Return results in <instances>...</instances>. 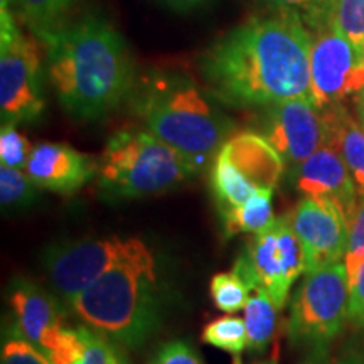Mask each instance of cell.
I'll use <instances>...</instances> for the list:
<instances>
[{
  "label": "cell",
  "mask_w": 364,
  "mask_h": 364,
  "mask_svg": "<svg viewBox=\"0 0 364 364\" xmlns=\"http://www.w3.org/2000/svg\"><path fill=\"white\" fill-rule=\"evenodd\" d=\"M59 103L78 120H98L130 98L135 68L124 36L97 16L65 24L39 39Z\"/></svg>",
  "instance_id": "7a4b0ae2"
},
{
  "label": "cell",
  "mask_w": 364,
  "mask_h": 364,
  "mask_svg": "<svg viewBox=\"0 0 364 364\" xmlns=\"http://www.w3.org/2000/svg\"><path fill=\"white\" fill-rule=\"evenodd\" d=\"M324 144L339 154L351 172L358 194L364 196V127L343 103L321 110Z\"/></svg>",
  "instance_id": "e0dca14e"
},
{
  "label": "cell",
  "mask_w": 364,
  "mask_h": 364,
  "mask_svg": "<svg viewBox=\"0 0 364 364\" xmlns=\"http://www.w3.org/2000/svg\"><path fill=\"white\" fill-rule=\"evenodd\" d=\"M263 2L279 11L297 12L314 33L331 26L332 0H263Z\"/></svg>",
  "instance_id": "484cf974"
},
{
  "label": "cell",
  "mask_w": 364,
  "mask_h": 364,
  "mask_svg": "<svg viewBox=\"0 0 364 364\" xmlns=\"http://www.w3.org/2000/svg\"><path fill=\"white\" fill-rule=\"evenodd\" d=\"M198 172L193 161L149 130H122L105 145L98 184L113 199H135L167 193Z\"/></svg>",
  "instance_id": "5b68a950"
},
{
  "label": "cell",
  "mask_w": 364,
  "mask_h": 364,
  "mask_svg": "<svg viewBox=\"0 0 364 364\" xmlns=\"http://www.w3.org/2000/svg\"><path fill=\"white\" fill-rule=\"evenodd\" d=\"M33 150V145L16 129V125L2 124V130H0V161H2V166L26 171Z\"/></svg>",
  "instance_id": "4316f807"
},
{
  "label": "cell",
  "mask_w": 364,
  "mask_h": 364,
  "mask_svg": "<svg viewBox=\"0 0 364 364\" xmlns=\"http://www.w3.org/2000/svg\"><path fill=\"white\" fill-rule=\"evenodd\" d=\"M11 326L46 356L65 329L58 300L34 282L17 279L11 285Z\"/></svg>",
  "instance_id": "5bb4252c"
},
{
  "label": "cell",
  "mask_w": 364,
  "mask_h": 364,
  "mask_svg": "<svg viewBox=\"0 0 364 364\" xmlns=\"http://www.w3.org/2000/svg\"><path fill=\"white\" fill-rule=\"evenodd\" d=\"M201 341L213 348L231 354H241L248 348V332L245 318L223 316L204 326Z\"/></svg>",
  "instance_id": "603a6c76"
},
{
  "label": "cell",
  "mask_w": 364,
  "mask_h": 364,
  "mask_svg": "<svg viewBox=\"0 0 364 364\" xmlns=\"http://www.w3.org/2000/svg\"><path fill=\"white\" fill-rule=\"evenodd\" d=\"M26 172L41 189L73 194L98 174V164L70 145L48 142L34 147Z\"/></svg>",
  "instance_id": "9a60e30c"
},
{
  "label": "cell",
  "mask_w": 364,
  "mask_h": 364,
  "mask_svg": "<svg viewBox=\"0 0 364 364\" xmlns=\"http://www.w3.org/2000/svg\"><path fill=\"white\" fill-rule=\"evenodd\" d=\"M338 364H364V356H359V354H354V356H348L341 359Z\"/></svg>",
  "instance_id": "d590c367"
},
{
  "label": "cell",
  "mask_w": 364,
  "mask_h": 364,
  "mask_svg": "<svg viewBox=\"0 0 364 364\" xmlns=\"http://www.w3.org/2000/svg\"><path fill=\"white\" fill-rule=\"evenodd\" d=\"M213 302L221 312L236 314L243 311L250 299V287L235 270L216 273L209 284Z\"/></svg>",
  "instance_id": "cb8c5ba5"
},
{
  "label": "cell",
  "mask_w": 364,
  "mask_h": 364,
  "mask_svg": "<svg viewBox=\"0 0 364 364\" xmlns=\"http://www.w3.org/2000/svg\"><path fill=\"white\" fill-rule=\"evenodd\" d=\"M132 110L145 130L204 169L233 136L235 124L189 76L152 71L136 81Z\"/></svg>",
  "instance_id": "3957f363"
},
{
  "label": "cell",
  "mask_w": 364,
  "mask_h": 364,
  "mask_svg": "<svg viewBox=\"0 0 364 364\" xmlns=\"http://www.w3.org/2000/svg\"><path fill=\"white\" fill-rule=\"evenodd\" d=\"M356 107H358V115H359V122L364 127V95H359L356 97Z\"/></svg>",
  "instance_id": "e575fe53"
},
{
  "label": "cell",
  "mask_w": 364,
  "mask_h": 364,
  "mask_svg": "<svg viewBox=\"0 0 364 364\" xmlns=\"http://www.w3.org/2000/svg\"><path fill=\"white\" fill-rule=\"evenodd\" d=\"M279 311L280 309L273 302L265 287L262 282H258L250 290V299L243 309L250 351L263 353L270 346L273 336H275Z\"/></svg>",
  "instance_id": "ac0fdd59"
},
{
  "label": "cell",
  "mask_w": 364,
  "mask_h": 364,
  "mask_svg": "<svg viewBox=\"0 0 364 364\" xmlns=\"http://www.w3.org/2000/svg\"><path fill=\"white\" fill-rule=\"evenodd\" d=\"M41 188L22 169L0 166V204L4 211H19L33 206Z\"/></svg>",
  "instance_id": "7402d4cb"
},
{
  "label": "cell",
  "mask_w": 364,
  "mask_h": 364,
  "mask_svg": "<svg viewBox=\"0 0 364 364\" xmlns=\"http://www.w3.org/2000/svg\"><path fill=\"white\" fill-rule=\"evenodd\" d=\"M81 331L85 338V354L76 364H124L110 338L90 326H83Z\"/></svg>",
  "instance_id": "f546056e"
},
{
  "label": "cell",
  "mask_w": 364,
  "mask_h": 364,
  "mask_svg": "<svg viewBox=\"0 0 364 364\" xmlns=\"http://www.w3.org/2000/svg\"><path fill=\"white\" fill-rule=\"evenodd\" d=\"M331 26L364 56V0H332Z\"/></svg>",
  "instance_id": "d4e9b609"
},
{
  "label": "cell",
  "mask_w": 364,
  "mask_h": 364,
  "mask_svg": "<svg viewBox=\"0 0 364 364\" xmlns=\"http://www.w3.org/2000/svg\"><path fill=\"white\" fill-rule=\"evenodd\" d=\"M312 33L297 12L253 17L218 39L201 56V76L213 98L236 108L270 107L307 98Z\"/></svg>",
  "instance_id": "6da1fadb"
},
{
  "label": "cell",
  "mask_w": 364,
  "mask_h": 364,
  "mask_svg": "<svg viewBox=\"0 0 364 364\" xmlns=\"http://www.w3.org/2000/svg\"><path fill=\"white\" fill-rule=\"evenodd\" d=\"M260 132L275 147L290 171L324 145V120L322 113L307 98L287 100L265 107Z\"/></svg>",
  "instance_id": "8fae6325"
},
{
  "label": "cell",
  "mask_w": 364,
  "mask_h": 364,
  "mask_svg": "<svg viewBox=\"0 0 364 364\" xmlns=\"http://www.w3.org/2000/svg\"><path fill=\"white\" fill-rule=\"evenodd\" d=\"M364 262V196H359L358 206L349 221L348 252L344 257V267L348 280H351Z\"/></svg>",
  "instance_id": "f1b7e54d"
},
{
  "label": "cell",
  "mask_w": 364,
  "mask_h": 364,
  "mask_svg": "<svg viewBox=\"0 0 364 364\" xmlns=\"http://www.w3.org/2000/svg\"><path fill=\"white\" fill-rule=\"evenodd\" d=\"M221 152L238 174L258 189L275 191L287 164L275 147L258 132H241L226 140Z\"/></svg>",
  "instance_id": "2e32d148"
},
{
  "label": "cell",
  "mask_w": 364,
  "mask_h": 364,
  "mask_svg": "<svg viewBox=\"0 0 364 364\" xmlns=\"http://www.w3.org/2000/svg\"><path fill=\"white\" fill-rule=\"evenodd\" d=\"M233 364H241V354H233ZM257 364H279V359H277L275 356H272L270 359H267V361H262Z\"/></svg>",
  "instance_id": "8d00e7d4"
},
{
  "label": "cell",
  "mask_w": 364,
  "mask_h": 364,
  "mask_svg": "<svg viewBox=\"0 0 364 364\" xmlns=\"http://www.w3.org/2000/svg\"><path fill=\"white\" fill-rule=\"evenodd\" d=\"M364 56L334 27L312 33L311 91L318 110L358 97Z\"/></svg>",
  "instance_id": "30bf717a"
},
{
  "label": "cell",
  "mask_w": 364,
  "mask_h": 364,
  "mask_svg": "<svg viewBox=\"0 0 364 364\" xmlns=\"http://www.w3.org/2000/svg\"><path fill=\"white\" fill-rule=\"evenodd\" d=\"M2 364H53L46 354L9 326L2 341Z\"/></svg>",
  "instance_id": "83f0119b"
},
{
  "label": "cell",
  "mask_w": 364,
  "mask_h": 364,
  "mask_svg": "<svg viewBox=\"0 0 364 364\" xmlns=\"http://www.w3.org/2000/svg\"><path fill=\"white\" fill-rule=\"evenodd\" d=\"M245 253L277 307H284L290 289L307 272L306 253L290 215L275 216L265 230L253 235Z\"/></svg>",
  "instance_id": "9c48e42d"
},
{
  "label": "cell",
  "mask_w": 364,
  "mask_h": 364,
  "mask_svg": "<svg viewBox=\"0 0 364 364\" xmlns=\"http://www.w3.org/2000/svg\"><path fill=\"white\" fill-rule=\"evenodd\" d=\"M273 191H262L238 208L221 213L223 228L228 238L240 233L257 235L275 220L273 215Z\"/></svg>",
  "instance_id": "ffe728a7"
},
{
  "label": "cell",
  "mask_w": 364,
  "mask_h": 364,
  "mask_svg": "<svg viewBox=\"0 0 364 364\" xmlns=\"http://www.w3.org/2000/svg\"><path fill=\"white\" fill-rule=\"evenodd\" d=\"M349 282L348 321L354 327H364V262Z\"/></svg>",
  "instance_id": "1f68e13d"
},
{
  "label": "cell",
  "mask_w": 364,
  "mask_h": 364,
  "mask_svg": "<svg viewBox=\"0 0 364 364\" xmlns=\"http://www.w3.org/2000/svg\"><path fill=\"white\" fill-rule=\"evenodd\" d=\"M14 2H19V0H0V7H6V9H9L12 6Z\"/></svg>",
  "instance_id": "f35d334b"
},
{
  "label": "cell",
  "mask_w": 364,
  "mask_h": 364,
  "mask_svg": "<svg viewBox=\"0 0 364 364\" xmlns=\"http://www.w3.org/2000/svg\"><path fill=\"white\" fill-rule=\"evenodd\" d=\"M68 306L91 329L125 348H139L157 329L161 318L156 257L147 248L118 263Z\"/></svg>",
  "instance_id": "277c9868"
},
{
  "label": "cell",
  "mask_w": 364,
  "mask_h": 364,
  "mask_svg": "<svg viewBox=\"0 0 364 364\" xmlns=\"http://www.w3.org/2000/svg\"><path fill=\"white\" fill-rule=\"evenodd\" d=\"M359 95H364V59H363V65H361V76H359Z\"/></svg>",
  "instance_id": "74e56055"
},
{
  "label": "cell",
  "mask_w": 364,
  "mask_h": 364,
  "mask_svg": "<svg viewBox=\"0 0 364 364\" xmlns=\"http://www.w3.org/2000/svg\"><path fill=\"white\" fill-rule=\"evenodd\" d=\"M302 364H331L329 358H327V349H321V351H314V354L307 361Z\"/></svg>",
  "instance_id": "836d02e7"
},
{
  "label": "cell",
  "mask_w": 364,
  "mask_h": 364,
  "mask_svg": "<svg viewBox=\"0 0 364 364\" xmlns=\"http://www.w3.org/2000/svg\"><path fill=\"white\" fill-rule=\"evenodd\" d=\"M80 0H19L21 17L36 38L66 24V16Z\"/></svg>",
  "instance_id": "44dd1931"
},
{
  "label": "cell",
  "mask_w": 364,
  "mask_h": 364,
  "mask_svg": "<svg viewBox=\"0 0 364 364\" xmlns=\"http://www.w3.org/2000/svg\"><path fill=\"white\" fill-rule=\"evenodd\" d=\"M147 248L142 240L118 236L70 241L49 248L43 258V265L54 292L70 304L103 273Z\"/></svg>",
  "instance_id": "ba28073f"
},
{
  "label": "cell",
  "mask_w": 364,
  "mask_h": 364,
  "mask_svg": "<svg viewBox=\"0 0 364 364\" xmlns=\"http://www.w3.org/2000/svg\"><path fill=\"white\" fill-rule=\"evenodd\" d=\"M349 282L344 263L307 272L295 290L287 322V336L294 346L312 351L327 346L343 331L348 318Z\"/></svg>",
  "instance_id": "8992f818"
},
{
  "label": "cell",
  "mask_w": 364,
  "mask_h": 364,
  "mask_svg": "<svg viewBox=\"0 0 364 364\" xmlns=\"http://www.w3.org/2000/svg\"><path fill=\"white\" fill-rule=\"evenodd\" d=\"M150 364H204L199 354L184 341L164 344Z\"/></svg>",
  "instance_id": "4dcf8cb0"
},
{
  "label": "cell",
  "mask_w": 364,
  "mask_h": 364,
  "mask_svg": "<svg viewBox=\"0 0 364 364\" xmlns=\"http://www.w3.org/2000/svg\"><path fill=\"white\" fill-rule=\"evenodd\" d=\"M292 176L300 193L338 206L349 226L359 194L348 166L331 145L324 144L317 149L307 161L292 171Z\"/></svg>",
  "instance_id": "4fadbf2b"
},
{
  "label": "cell",
  "mask_w": 364,
  "mask_h": 364,
  "mask_svg": "<svg viewBox=\"0 0 364 364\" xmlns=\"http://www.w3.org/2000/svg\"><path fill=\"white\" fill-rule=\"evenodd\" d=\"M290 221L304 247L307 272L321 270L344 260L349 226L338 206L324 199L304 196L290 213Z\"/></svg>",
  "instance_id": "7c38bea8"
},
{
  "label": "cell",
  "mask_w": 364,
  "mask_h": 364,
  "mask_svg": "<svg viewBox=\"0 0 364 364\" xmlns=\"http://www.w3.org/2000/svg\"><path fill=\"white\" fill-rule=\"evenodd\" d=\"M209 184H211L213 196H215L220 213L241 206V204H245L248 199H252L253 196L262 193V191H270L258 189L252 182L243 179L221 150L213 161Z\"/></svg>",
  "instance_id": "d6986e66"
},
{
  "label": "cell",
  "mask_w": 364,
  "mask_h": 364,
  "mask_svg": "<svg viewBox=\"0 0 364 364\" xmlns=\"http://www.w3.org/2000/svg\"><path fill=\"white\" fill-rule=\"evenodd\" d=\"M164 6L174 9V11L179 12H188V11H194V9L204 6L208 4L209 0H161Z\"/></svg>",
  "instance_id": "d6a6232c"
},
{
  "label": "cell",
  "mask_w": 364,
  "mask_h": 364,
  "mask_svg": "<svg viewBox=\"0 0 364 364\" xmlns=\"http://www.w3.org/2000/svg\"><path fill=\"white\" fill-rule=\"evenodd\" d=\"M44 112L43 63L38 44L0 7V115L2 124H31Z\"/></svg>",
  "instance_id": "52a82bcc"
}]
</instances>
